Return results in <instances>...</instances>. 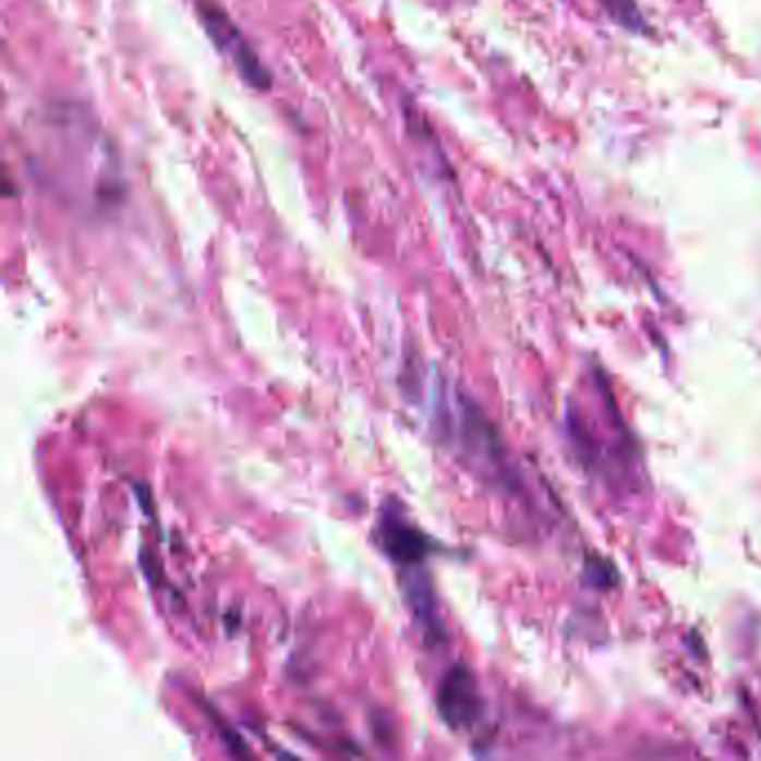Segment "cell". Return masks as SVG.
Wrapping results in <instances>:
<instances>
[{"instance_id":"obj_1","label":"cell","mask_w":761,"mask_h":761,"mask_svg":"<svg viewBox=\"0 0 761 761\" xmlns=\"http://www.w3.org/2000/svg\"><path fill=\"white\" fill-rule=\"evenodd\" d=\"M197 14L213 43L232 61V65L246 78V83H251L257 89H268L270 72L262 65L255 50L246 43L244 34L228 19V14L217 3H213V0H200Z\"/></svg>"},{"instance_id":"obj_5","label":"cell","mask_w":761,"mask_h":761,"mask_svg":"<svg viewBox=\"0 0 761 761\" xmlns=\"http://www.w3.org/2000/svg\"><path fill=\"white\" fill-rule=\"evenodd\" d=\"M601 3H603L618 21H621V23L635 25V23L639 21L632 0H601Z\"/></svg>"},{"instance_id":"obj_4","label":"cell","mask_w":761,"mask_h":761,"mask_svg":"<svg viewBox=\"0 0 761 761\" xmlns=\"http://www.w3.org/2000/svg\"><path fill=\"white\" fill-rule=\"evenodd\" d=\"M404 594H407V601H409L418 621L424 624L430 630H434L436 628V607H434L432 588L426 585L424 577L411 575V579L404 583Z\"/></svg>"},{"instance_id":"obj_2","label":"cell","mask_w":761,"mask_h":761,"mask_svg":"<svg viewBox=\"0 0 761 761\" xmlns=\"http://www.w3.org/2000/svg\"><path fill=\"white\" fill-rule=\"evenodd\" d=\"M438 708L443 720L454 728H467L481 717V694L473 675L464 665H456L445 677L438 692Z\"/></svg>"},{"instance_id":"obj_3","label":"cell","mask_w":761,"mask_h":761,"mask_svg":"<svg viewBox=\"0 0 761 761\" xmlns=\"http://www.w3.org/2000/svg\"><path fill=\"white\" fill-rule=\"evenodd\" d=\"M379 541L391 558L404 565H415L426 554V539L411 526L398 509H383L379 516Z\"/></svg>"}]
</instances>
